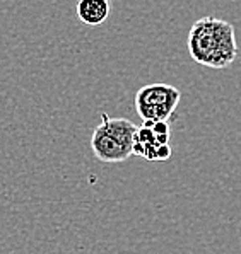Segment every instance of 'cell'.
I'll list each match as a JSON object with an SVG mask.
<instances>
[{
    "mask_svg": "<svg viewBox=\"0 0 241 254\" xmlns=\"http://www.w3.org/2000/svg\"><path fill=\"white\" fill-rule=\"evenodd\" d=\"M137 125L125 118L101 115V123L91 136V150L101 162H123L132 155Z\"/></svg>",
    "mask_w": 241,
    "mask_h": 254,
    "instance_id": "obj_2",
    "label": "cell"
},
{
    "mask_svg": "<svg viewBox=\"0 0 241 254\" xmlns=\"http://www.w3.org/2000/svg\"><path fill=\"white\" fill-rule=\"evenodd\" d=\"M76 12L85 26H101L111 14L110 0H77Z\"/></svg>",
    "mask_w": 241,
    "mask_h": 254,
    "instance_id": "obj_5",
    "label": "cell"
},
{
    "mask_svg": "<svg viewBox=\"0 0 241 254\" xmlns=\"http://www.w3.org/2000/svg\"><path fill=\"white\" fill-rule=\"evenodd\" d=\"M169 136L171 130L168 121L144 120V125L135 131L132 154L151 162L168 161L171 157Z\"/></svg>",
    "mask_w": 241,
    "mask_h": 254,
    "instance_id": "obj_4",
    "label": "cell"
},
{
    "mask_svg": "<svg viewBox=\"0 0 241 254\" xmlns=\"http://www.w3.org/2000/svg\"><path fill=\"white\" fill-rule=\"evenodd\" d=\"M181 99V92L169 84L144 85L135 94V109L142 120L168 121Z\"/></svg>",
    "mask_w": 241,
    "mask_h": 254,
    "instance_id": "obj_3",
    "label": "cell"
},
{
    "mask_svg": "<svg viewBox=\"0 0 241 254\" xmlns=\"http://www.w3.org/2000/svg\"><path fill=\"white\" fill-rule=\"evenodd\" d=\"M188 53L193 62L211 68H226L238 57L236 33L223 19L202 17L188 33Z\"/></svg>",
    "mask_w": 241,
    "mask_h": 254,
    "instance_id": "obj_1",
    "label": "cell"
}]
</instances>
